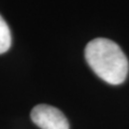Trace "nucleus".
Segmentation results:
<instances>
[{
	"mask_svg": "<svg viewBox=\"0 0 129 129\" xmlns=\"http://www.w3.org/2000/svg\"><path fill=\"white\" fill-rule=\"evenodd\" d=\"M85 58L92 71L112 85L122 84L128 74V60L117 44L106 38L91 40L86 45Z\"/></svg>",
	"mask_w": 129,
	"mask_h": 129,
	"instance_id": "nucleus-1",
	"label": "nucleus"
},
{
	"mask_svg": "<svg viewBox=\"0 0 129 129\" xmlns=\"http://www.w3.org/2000/svg\"><path fill=\"white\" fill-rule=\"evenodd\" d=\"M30 117L41 129H69V123L63 113L52 106H36L30 113Z\"/></svg>",
	"mask_w": 129,
	"mask_h": 129,
	"instance_id": "nucleus-2",
	"label": "nucleus"
},
{
	"mask_svg": "<svg viewBox=\"0 0 129 129\" xmlns=\"http://www.w3.org/2000/svg\"><path fill=\"white\" fill-rule=\"evenodd\" d=\"M12 38L10 28L6 21L0 15V54H3L9 50L11 46Z\"/></svg>",
	"mask_w": 129,
	"mask_h": 129,
	"instance_id": "nucleus-3",
	"label": "nucleus"
}]
</instances>
